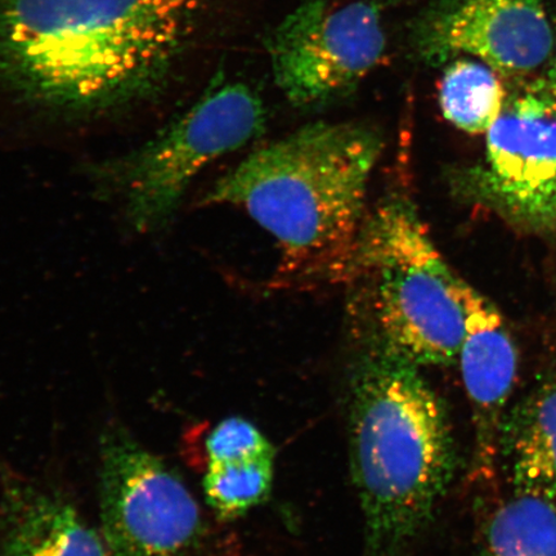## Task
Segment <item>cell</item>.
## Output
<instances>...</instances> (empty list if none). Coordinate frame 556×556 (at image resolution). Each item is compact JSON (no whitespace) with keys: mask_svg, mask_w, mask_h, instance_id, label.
Here are the masks:
<instances>
[{"mask_svg":"<svg viewBox=\"0 0 556 556\" xmlns=\"http://www.w3.org/2000/svg\"><path fill=\"white\" fill-rule=\"evenodd\" d=\"M200 0H0V96L65 122L169 86Z\"/></svg>","mask_w":556,"mask_h":556,"instance_id":"1","label":"cell"},{"mask_svg":"<svg viewBox=\"0 0 556 556\" xmlns=\"http://www.w3.org/2000/svg\"><path fill=\"white\" fill-rule=\"evenodd\" d=\"M382 148L380 134L363 124L305 125L253 151L201 204L239 206L273 235L281 280H342L364 231Z\"/></svg>","mask_w":556,"mask_h":556,"instance_id":"2","label":"cell"},{"mask_svg":"<svg viewBox=\"0 0 556 556\" xmlns=\"http://www.w3.org/2000/svg\"><path fill=\"white\" fill-rule=\"evenodd\" d=\"M420 368L372 340L354 368L352 476L370 556H399L413 544L454 470L446 408Z\"/></svg>","mask_w":556,"mask_h":556,"instance_id":"3","label":"cell"},{"mask_svg":"<svg viewBox=\"0 0 556 556\" xmlns=\"http://www.w3.org/2000/svg\"><path fill=\"white\" fill-rule=\"evenodd\" d=\"M345 280L356 289L367 340L420 367L458 358L467 282L451 269L408 200H388L367 217Z\"/></svg>","mask_w":556,"mask_h":556,"instance_id":"4","label":"cell"},{"mask_svg":"<svg viewBox=\"0 0 556 556\" xmlns=\"http://www.w3.org/2000/svg\"><path fill=\"white\" fill-rule=\"evenodd\" d=\"M266 111L242 83H214L201 99L138 148L87 166L96 197L114 204L138 233L176 217L194 177L258 137Z\"/></svg>","mask_w":556,"mask_h":556,"instance_id":"5","label":"cell"},{"mask_svg":"<svg viewBox=\"0 0 556 556\" xmlns=\"http://www.w3.org/2000/svg\"><path fill=\"white\" fill-rule=\"evenodd\" d=\"M384 52L380 10L370 2L302 0L269 40L276 85L296 106L346 93Z\"/></svg>","mask_w":556,"mask_h":556,"instance_id":"6","label":"cell"},{"mask_svg":"<svg viewBox=\"0 0 556 556\" xmlns=\"http://www.w3.org/2000/svg\"><path fill=\"white\" fill-rule=\"evenodd\" d=\"M100 507L111 556H185L199 536L200 510L189 489L122 432L101 444Z\"/></svg>","mask_w":556,"mask_h":556,"instance_id":"7","label":"cell"},{"mask_svg":"<svg viewBox=\"0 0 556 556\" xmlns=\"http://www.w3.org/2000/svg\"><path fill=\"white\" fill-rule=\"evenodd\" d=\"M415 41L434 64L467 54L509 76L538 72L556 47L546 0H438Z\"/></svg>","mask_w":556,"mask_h":556,"instance_id":"8","label":"cell"},{"mask_svg":"<svg viewBox=\"0 0 556 556\" xmlns=\"http://www.w3.org/2000/svg\"><path fill=\"white\" fill-rule=\"evenodd\" d=\"M484 186L528 227H556V92L538 83L506 100L486 131Z\"/></svg>","mask_w":556,"mask_h":556,"instance_id":"9","label":"cell"},{"mask_svg":"<svg viewBox=\"0 0 556 556\" xmlns=\"http://www.w3.org/2000/svg\"><path fill=\"white\" fill-rule=\"evenodd\" d=\"M467 326L458 361L472 413L476 465L491 477L500 457L505 408L516 386L518 353L502 313L489 299L465 285Z\"/></svg>","mask_w":556,"mask_h":556,"instance_id":"10","label":"cell"},{"mask_svg":"<svg viewBox=\"0 0 556 556\" xmlns=\"http://www.w3.org/2000/svg\"><path fill=\"white\" fill-rule=\"evenodd\" d=\"M0 556H111L104 540L72 505L18 485L5 493Z\"/></svg>","mask_w":556,"mask_h":556,"instance_id":"11","label":"cell"},{"mask_svg":"<svg viewBox=\"0 0 556 556\" xmlns=\"http://www.w3.org/2000/svg\"><path fill=\"white\" fill-rule=\"evenodd\" d=\"M500 456L519 493L556 500V381L534 389L505 417Z\"/></svg>","mask_w":556,"mask_h":556,"instance_id":"12","label":"cell"},{"mask_svg":"<svg viewBox=\"0 0 556 556\" xmlns=\"http://www.w3.org/2000/svg\"><path fill=\"white\" fill-rule=\"evenodd\" d=\"M440 103L444 117L455 127L482 135L502 115L506 93L496 70L478 60H457L444 72Z\"/></svg>","mask_w":556,"mask_h":556,"instance_id":"13","label":"cell"},{"mask_svg":"<svg viewBox=\"0 0 556 556\" xmlns=\"http://www.w3.org/2000/svg\"><path fill=\"white\" fill-rule=\"evenodd\" d=\"M477 556H556V509L519 493L493 514Z\"/></svg>","mask_w":556,"mask_h":556,"instance_id":"14","label":"cell"},{"mask_svg":"<svg viewBox=\"0 0 556 556\" xmlns=\"http://www.w3.org/2000/svg\"><path fill=\"white\" fill-rule=\"evenodd\" d=\"M275 455L208 463L204 492L208 506L225 520L243 516L266 502L274 483Z\"/></svg>","mask_w":556,"mask_h":556,"instance_id":"15","label":"cell"},{"mask_svg":"<svg viewBox=\"0 0 556 556\" xmlns=\"http://www.w3.org/2000/svg\"><path fill=\"white\" fill-rule=\"evenodd\" d=\"M208 463L249 460L275 455L273 444L261 430L242 417H229L218 424L206 438Z\"/></svg>","mask_w":556,"mask_h":556,"instance_id":"16","label":"cell"},{"mask_svg":"<svg viewBox=\"0 0 556 556\" xmlns=\"http://www.w3.org/2000/svg\"><path fill=\"white\" fill-rule=\"evenodd\" d=\"M548 85L552 86V88L556 92V47L553 54V58L551 60V70H548Z\"/></svg>","mask_w":556,"mask_h":556,"instance_id":"17","label":"cell"}]
</instances>
